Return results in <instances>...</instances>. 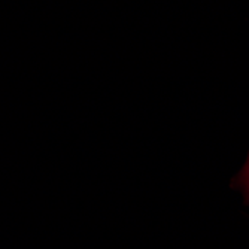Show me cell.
<instances>
[{"mask_svg": "<svg viewBox=\"0 0 249 249\" xmlns=\"http://www.w3.org/2000/svg\"><path fill=\"white\" fill-rule=\"evenodd\" d=\"M245 178H246V185L249 188V163H248V167H246V173H245Z\"/></svg>", "mask_w": 249, "mask_h": 249, "instance_id": "1", "label": "cell"}]
</instances>
